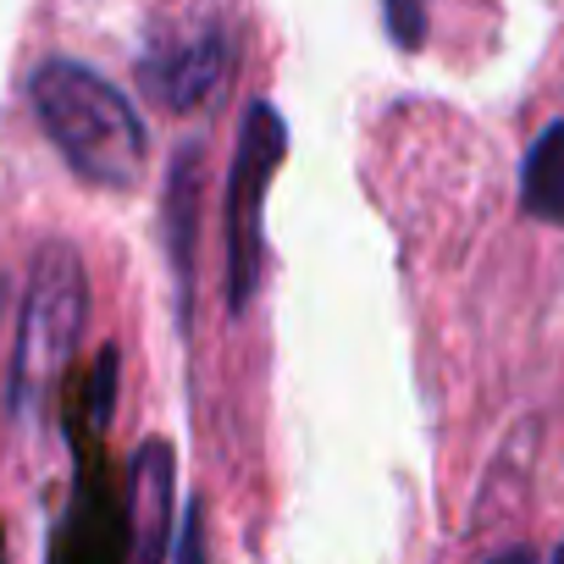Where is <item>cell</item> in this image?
Listing matches in <instances>:
<instances>
[{
    "mask_svg": "<svg viewBox=\"0 0 564 564\" xmlns=\"http://www.w3.org/2000/svg\"><path fill=\"white\" fill-rule=\"evenodd\" d=\"M29 106L62 161L95 188H133L144 172V122L133 100L84 62L51 56L29 78Z\"/></svg>",
    "mask_w": 564,
    "mask_h": 564,
    "instance_id": "obj_1",
    "label": "cell"
},
{
    "mask_svg": "<svg viewBox=\"0 0 564 564\" xmlns=\"http://www.w3.org/2000/svg\"><path fill=\"white\" fill-rule=\"evenodd\" d=\"M89 322V271L73 243H45L29 265L23 316H18V360H12V404L18 415H34L62 371L73 366Z\"/></svg>",
    "mask_w": 564,
    "mask_h": 564,
    "instance_id": "obj_2",
    "label": "cell"
},
{
    "mask_svg": "<svg viewBox=\"0 0 564 564\" xmlns=\"http://www.w3.org/2000/svg\"><path fill=\"white\" fill-rule=\"evenodd\" d=\"M289 155V128H282L271 100H254L238 128V150L227 166L221 194V227H227V311L243 316L265 276V188Z\"/></svg>",
    "mask_w": 564,
    "mask_h": 564,
    "instance_id": "obj_3",
    "label": "cell"
},
{
    "mask_svg": "<svg viewBox=\"0 0 564 564\" xmlns=\"http://www.w3.org/2000/svg\"><path fill=\"white\" fill-rule=\"evenodd\" d=\"M232 78V29L221 12H194L161 29L139 62V84L161 111H199Z\"/></svg>",
    "mask_w": 564,
    "mask_h": 564,
    "instance_id": "obj_4",
    "label": "cell"
},
{
    "mask_svg": "<svg viewBox=\"0 0 564 564\" xmlns=\"http://www.w3.org/2000/svg\"><path fill=\"white\" fill-rule=\"evenodd\" d=\"M172 481H177V459L161 437L139 443L133 465H128V531H133V564H161L166 547L177 542V520H172Z\"/></svg>",
    "mask_w": 564,
    "mask_h": 564,
    "instance_id": "obj_5",
    "label": "cell"
},
{
    "mask_svg": "<svg viewBox=\"0 0 564 564\" xmlns=\"http://www.w3.org/2000/svg\"><path fill=\"white\" fill-rule=\"evenodd\" d=\"M194 216H199V150L188 144L166 177V249H172V271H177L183 316H188V294H194Z\"/></svg>",
    "mask_w": 564,
    "mask_h": 564,
    "instance_id": "obj_6",
    "label": "cell"
},
{
    "mask_svg": "<svg viewBox=\"0 0 564 564\" xmlns=\"http://www.w3.org/2000/svg\"><path fill=\"white\" fill-rule=\"evenodd\" d=\"M520 205H525V216L564 227V117L531 139V150L520 161Z\"/></svg>",
    "mask_w": 564,
    "mask_h": 564,
    "instance_id": "obj_7",
    "label": "cell"
},
{
    "mask_svg": "<svg viewBox=\"0 0 564 564\" xmlns=\"http://www.w3.org/2000/svg\"><path fill=\"white\" fill-rule=\"evenodd\" d=\"M382 18L399 51H421L426 45V18H432V0H382Z\"/></svg>",
    "mask_w": 564,
    "mask_h": 564,
    "instance_id": "obj_8",
    "label": "cell"
},
{
    "mask_svg": "<svg viewBox=\"0 0 564 564\" xmlns=\"http://www.w3.org/2000/svg\"><path fill=\"white\" fill-rule=\"evenodd\" d=\"M172 564H205V503L194 498L177 520V542H172Z\"/></svg>",
    "mask_w": 564,
    "mask_h": 564,
    "instance_id": "obj_9",
    "label": "cell"
},
{
    "mask_svg": "<svg viewBox=\"0 0 564 564\" xmlns=\"http://www.w3.org/2000/svg\"><path fill=\"white\" fill-rule=\"evenodd\" d=\"M553 564H564V547H558V558H553Z\"/></svg>",
    "mask_w": 564,
    "mask_h": 564,
    "instance_id": "obj_10",
    "label": "cell"
}]
</instances>
